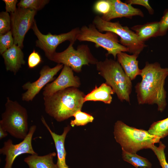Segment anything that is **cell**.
Instances as JSON below:
<instances>
[{
  "mask_svg": "<svg viewBox=\"0 0 168 168\" xmlns=\"http://www.w3.org/2000/svg\"><path fill=\"white\" fill-rule=\"evenodd\" d=\"M140 75L142 80L135 86L138 104H156L158 111L162 112L167 105L164 85L168 68H162L158 62H147Z\"/></svg>",
  "mask_w": 168,
  "mask_h": 168,
  "instance_id": "obj_1",
  "label": "cell"
},
{
  "mask_svg": "<svg viewBox=\"0 0 168 168\" xmlns=\"http://www.w3.org/2000/svg\"><path fill=\"white\" fill-rule=\"evenodd\" d=\"M85 95L78 88L70 87L44 96L45 111L58 122L64 121L82 110Z\"/></svg>",
  "mask_w": 168,
  "mask_h": 168,
  "instance_id": "obj_2",
  "label": "cell"
},
{
  "mask_svg": "<svg viewBox=\"0 0 168 168\" xmlns=\"http://www.w3.org/2000/svg\"><path fill=\"white\" fill-rule=\"evenodd\" d=\"M114 134L122 150L132 153L143 149H150L155 143L159 142L161 139L148 131L130 127L120 120L115 124Z\"/></svg>",
  "mask_w": 168,
  "mask_h": 168,
  "instance_id": "obj_3",
  "label": "cell"
},
{
  "mask_svg": "<svg viewBox=\"0 0 168 168\" xmlns=\"http://www.w3.org/2000/svg\"><path fill=\"white\" fill-rule=\"evenodd\" d=\"M98 74L105 80L121 101L130 103V95L132 90L131 80L126 75L117 61L106 58L96 64Z\"/></svg>",
  "mask_w": 168,
  "mask_h": 168,
  "instance_id": "obj_4",
  "label": "cell"
},
{
  "mask_svg": "<svg viewBox=\"0 0 168 168\" xmlns=\"http://www.w3.org/2000/svg\"><path fill=\"white\" fill-rule=\"evenodd\" d=\"M26 109L16 101L7 98L5 110L1 115L0 126L11 135L23 139L29 130Z\"/></svg>",
  "mask_w": 168,
  "mask_h": 168,
  "instance_id": "obj_5",
  "label": "cell"
},
{
  "mask_svg": "<svg viewBox=\"0 0 168 168\" xmlns=\"http://www.w3.org/2000/svg\"><path fill=\"white\" fill-rule=\"evenodd\" d=\"M77 40L94 43L96 47H101L105 49L107 54L112 55L114 59L119 53L128 52V49L120 44L116 34L110 31L102 33L92 23L88 26H83L80 28Z\"/></svg>",
  "mask_w": 168,
  "mask_h": 168,
  "instance_id": "obj_6",
  "label": "cell"
},
{
  "mask_svg": "<svg viewBox=\"0 0 168 168\" xmlns=\"http://www.w3.org/2000/svg\"><path fill=\"white\" fill-rule=\"evenodd\" d=\"M100 32L110 31L120 37V43L126 48L132 54L139 55L147 46L145 43L140 41L136 33L127 26H123L119 22H112L103 20L99 16H96L92 21Z\"/></svg>",
  "mask_w": 168,
  "mask_h": 168,
  "instance_id": "obj_7",
  "label": "cell"
},
{
  "mask_svg": "<svg viewBox=\"0 0 168 168\" xmlns=\"http://www.w3.org/2000/svg\"><path fill=\"white\" fill-rule=\"evenodd\" d=\"M70 43L68 48L60 52H55L49 60L58 64L70 67L77 73L82 71L83 65H96L98 60L92 54L86 44L78 45L76 49Z\"/></svg>",
  "mask_w": 168,
  "mask_h": 168,
  "instance_id": "obj_8",
  "label": "cell"
},
{
  "mask_svg": "<svg viewBox=\"0 0 168 168\" xmlns=\"http://www.w3.org/2000/svg\"><path fill=\"white\" fill-rule=\"evenodd\" d=\"M32 29L38 39L36 41V46L44 52L46 57L49 59L56 52V49L60 44L69 41L70 43L74 44L77 40L80 30L79 28L76 27L67 33L59 35H53L50 33L44 35L39 30L36 21Z\"/></svg>",
  "mask_w": 168,
  "mask_h": 168,
  "instance_id": "obj_9",
  "label": "cell"
},
{
  "mask_svg": "<svg viewBox=\"0 0 168 168\" xmlns=\"http://www.w3.org/2000/svg\"><path fill=\"white\" fill-rule=\"evenodd\" d=\"M37 11L19 7L10 14L11 30L14 44L23 47V41L28 31L32 28L35 21L34 17Z\"/></svg>",
  "mask_w": 168,
  "mask_h": 168,
  "instance_id": "obj_10",
  "label": "cell"
},
{
  "mask_svg": "<svg viewBox=\"0 0 168 168\" xmlns=\"http://www.w3.org/2000/svg\"><path fill=\"white\" fill-rule=\"evenodd\" d=\"M36 128L35 125L31 126L28 133L20 142L13 144L10 139L4 143L2 147L0 149V154L5 156V163L3 168H12L16 158L20 155L25 154L31 155L37 154L34 150L32 145L33 136Z\"/></svg>",
  "mask_w": 168,
  "mask_h": 168,
  "instance_id": "obj_11",
  "label": "cell"
},
{
  "mask_svg": "<svg viewBox=\"0 0 168 168\" xmlns=\"http://www.w3.org/2000/svg\"><path fill=\"white\" fill-rule=\"evenodd\" d=\"M63 66L61 64H58L53 68L47 65L44 66L40 71L38 79L33 82H28L22 86L23 89L26 91L22 94V100L27 102L32 101L42 89L54 80V76Z\"/></svg>",
  "mask_w": 168,
  "mask_h": 168,
  "instance_id": "obj_12",
  "label": "cell"
},
{
  "mask_svg": "<svg viewBox=\"0 0 168 168\" xmlns=\"http://www.w3.org/2000/svg\"><path fill=\"white\" fill-rule=\"evenodd\" d=\"M70 67L64 66L58 77L43 88L44 96L51 95L56 92L70 87H79L81 84L79 78L75 76Z\"/></svg>",
  "mask_w": 168,
  "mask_h": 168,
  "instance_id": "obj_13",
  "label": "cell"
},
{
  "mask_svg": "<svg viewBox=\"0 0 168 168\" xmlns=\"http://www.w3.org/2000/svg\"><path fill=\"white\" fill-rule=\"evenodd\" d=\"M110 10L107 14L102 15L101 18L106 21L118 18L125 17L132 19L133 16L143 17L144 15L139 9L136 8L130 4L123 2L120 0H109Z\"/></svg>",
  "mask_w": 168,
  "mask_h": 168,
  "instance_id": "obj_14",
  "label": "cell"
},
{
  "mask_svg": "<svg viewBox=\"0 0 168 168\" xmlns=\"http://www.w3.org/2000/svg\"><path fill=\"white\" fill-rule=\"evenodd\" d=\"M41 120L50 133L54 141L57 155L56 164L58 168H68L69 166L66 162V152L65 148L64 142L66 135L71 128V127L68 125L65 127L62 134L58 135L51 130L42 116L41 118Z\"/></svg>",
  "mask_w": 168,
  "mask_h": 168,
  "instance_id": "obj_15",
  "label": "cell"
},
{
  "mask_svg": "<svg viewBox=\"0 0 168 168\" xmlns=\"http://www.w3.org/2000/svg\"><path fill=\"white\" fill-rule=\"evenodd\" d=\"M4 59L6 69L7 71L16 74L25 63L24 54L21 48L14 44L11 48L2 55Z\"/></svg>",
  "mask_w": 168,
  "mask_h": 168,
  "instance_id": "obj_16",
  "label": "cell"
},
{
  "mask_svg": "<svg viewBox=\"0 0 168 168\" xmlns=\"http://www.w3.org/2000/svg\"><path fill=\"white\" fill-rule=\"evenodd\" d=\"M136 54L129 55L122 52L117 55V61L120 64L126 75L131 80L134 79L141 73L138 66V61Z\"/></svg>",
  "mask_w": 168,
  "mask_h": 168,
  "instance_id": "obj_17",
  "label": "cell"
},
{
  "mask_svg": "<svg viewBox=\"0 0 168 168\" xmlns=\"http://www.w3.org/2000/svg\"><path fill=\"white\" fill-rule=\"evenodd\" d=\"M114 93L112 88L105 83H102L99 87L95 88L85 95L84 102L88 101H100L105 104H110L112 101L111 95Z\"/></svg>",
  "mask_w": 168,
  "mask_h": 168,
  "instance_id": "obj_18",
  "label": "cell"
},
{
  "mask_svg": "<svg viewBox=\"0 0 168 168\" xmlns=\"http://www.w3.org/2000/svg\"><path fill=\"white\" fill-rule=\"evenodd\" d=\"M56 155L55 152L44 156H39L37 154L31 155L25 158L24 161L29 168H58L53 161Z\"/></svg>",
  "mask_w": 168,
  "mask_h": 168,
  "instance_id": "obj_19",
  "label": "cell"
},
{
  "mask_svg": "<svg viewBox=\"0 0 168 168\" xmlns=\"http://www.w3.org/2000/svg\"><path fill=\"white\" fill-rule=\"evenodd\" d=\"M139 40L144 42L150 38L157 37L159 31V21H153L131 27Z\"/></svg>",
  "mask_w": 168,
  "mask_h": 168,
  "instance_id": "obj_20",
  "label": "cell"
},
{
  "mask_svg": "<svg viewBox=\"0 0 168 168\" xmlns=\"http://www.w3.org/2000/svg\"><path fill=\"white\" fill-rule=\"evenodd\" d=\"M124 160L130 163L136 168H151V163L146 158L136 153H132L122 150Z\"/></svg>",
  "mask_w": 168,
  "mask_h": 168,
  "instance_id": "obj_21",
  "label": "cell"
},
{
  "mask_svg": "<svg viewBox=\"0 0 168 168\" xmlns=\"http://www.w3.org/2000/svg\"><path fill=\"white\" fill-rule=\"evenodd\" d=\"M148 131L151 134L157 136L160 139L168 135V117L154 122Z\"/></svg>",
  "mask_w": 168,
  "mask_h": 168,
  "instance_id": "obj_22",
  "label": "cell"
},
{
  "mask_svg": "<svg viewBox=\"0 0 168 168\" xmlns=\"http://www.w3.org/2000/svg\"><path fill=\"white\" fill-rule=\"evenodd\" d=\"M49 1L48 0H21L17 4L18 7L37 12L42 9Z\"/></svg>",
  "mask_w": 168,
  "mask_h": 168,
  "instance_id": "obj_23",
  "label": "cell"
},
{
  "mask_svg": "<svg viewBox=\"0 0 168 168\" xmlns=\"http://www.w3.org/2000/svg\"><path fill=\"white\" fill-rule=\"evenodd\" d=\"M74 120L71 121V126L73 127L75 126H84L89 123L92 122L94 119L93 117L91 114L85 112H83L81 110L77 111L73 115Z\"/></svg>",
  "mask_w": 168,
  "mask_h": 168,
  "instance_id": "obj_24",
  "label": "cell"
},
{
  "mask_svg": "<svg viewBox=\"0 0 168 168\" xmlns=\"http://www.w3.org/2000/svg\"><path fill=\"white\" fill-rule=\"evenodd\" d=\"M165 148V144L160 141L158 147L154 145L150 148L156 156L161 168H168V163L166 159L164 151Z\"/></svg>",
  "mask_w": 168,
  "mask_h": 168,
  "instance_id": "obj_25",
  "label": "cell"
},
{
  "mask_svg": "<svg viewBox=\"0 0 168 168\" xmlns=\"http://www.w3.org/2000/svg\"><path fill=\"white\" fill-rule=\"evenodd\" d=\"M14 44L12 34L10 30L3 35H0V54L2 55Z\"/></svg>",
  "mask_w": 168,
  "mask_h": 168,
  "instance_id": "obj_26",
  "label": "cell"
},
{
  "mask_svg": "<svg viewBox=\"0 0 168 168\" xmlns=\"http://www.w3.org/2000/svg\"><path fill=\"white\" fill-rule=\"evenodd\" d=\"M11 30L10 15L8 12L2 11L0 13V35L4 34Z\"/></svg>",
  "mask_w": 168,
  "mask_h": 168,
  "instance_id": "obj_27",
  "label": "cell"
},
{
  "mask_svg": "<svg viewBox=\"0 0 168 168\" xmlns=\"http://www.w3.org/2000/svg\"><path fill=\"white\" fill-rule=\"evenodd\" d=\"M110 7L109 0H100L96 1L95 4L94 10L96 12L104 15L108 12Z\"/></svg>",
  "mask_w": 168,
  "mask_h": 168,
  "instance_id": "obj_28",
  "label": "cell"
},
{
  "mask_svg": "<svg viewBox=\"0 0 168 168\" xmlns=\"http://www.w3.org/2000/svg\"><path fill=\"white\" fill-rule=\"evenodd\" d=\"M159 29L157 36L165 35L168 30V8L166 9L159 21Z\"/></svg>",
  "mask_w": 168,
  "mask_h": 168,
  "instance_id": "obj_29",
  "label": "cell"
},
{
  "mask_svg": "<svg viewBox=\"0 0 168 168\" xmlns=\"http://www.w3.org/2000/svg\"><path fill=\"white\" fill-rule=\"evenodd\" d=\"M42 62L41 56L39 53L33 49L30 54L28 59V65L29 68L33 69L38 65Z\"/></svg>",
  "mask_w": 168,
  "mask_h": 168,
  "instance_id": "obj_30",
  "label": "cell"
},
{
  "mask_svg": "<svg viewBox=\"0 0 168 168\" xmlns=\"http://www.w3.org/2000/svg\"><path fill=\"white\" fill-rule=\"evenodd\" d=\"M125 2L131 5L133 4L142 6L145 7L148 11L149 14L152 15L154 13V10L151 7L148 0H128Z\"/></svg>",
  "mask_w": 168,
  "mask_h": 168,
  "instance_id": "obj_31",
  "label": "cell"
},
{
  "mask_svg": "<svg viewBox=\"0 0 168 168\" xmlns=\"http://www.w3.org/2000/svg\"><path fill=\"white\" fill-rule=\"evenodd\" d=\"M5 4L6 11L11 13L14 12L16 10L17 0H3Z\"/></svg>",
  "mask_w": 168,
  "mask_h": 168,
  "instance_id": "obj_32",
  "label": "cell"
},
{
  "mask_svg": "<svg viewBox=\"0 0 168 168\" xmlns=\"http://www.w3.org/2000/svg\"><path fill=\"white\" fill-rule=\"evenodd\" d=\"M8 133L2 126H0V139L7 137Z\"/></svg>",
  "mask_w": 168,
  "mask_h": 168,
  "instance_id": "obj_33",
  "label": "cell"
}]
</instances>
